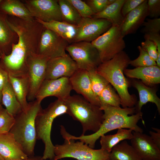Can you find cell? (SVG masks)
<instances>
[{
  "instance_id": "cell-21",
  "label": "cell",
  "mask_w": 160,
  "mask_h": 160,
  "mask_svg": "<svg viewBox=\"0 0 160 160\" xmlns=\"http://www.w3.org/2000/svg\"><path fill=\"white\" fill-rule=\"evenodd\" d=\"M124 73L130 78L140 79L146 85L152 86L160 83V67L157 65L125 68Z\"/></svg>"
},
{
  "instance_id": "cell-33",
  "label": "cell",
  "mask_w": 160,
  "mask_h": 160,
  "mask_svg": "<svg viewBox=\"0 0 160 160\" xmlns=\"http://www.w3.org/2000/svg\"><path fill=\"white\" fill-rule=\"evenodd\" d=\"M92 89L98 97L100 93L109 83L96 71L88 72ZM99 98V97H98Z\"/></svg>"
},
{
  "instance_id": "cell-16",
  "label": "cell",
  "mask_w": 160,
  "mask_h": 160,
  "mask_svg": "<svg viewBox=\"0 0 160 160\" xmlns=\"http://www.w3.org/2000/svg\"><path fill=\"white\" fill-rule=\"evenodd\" d=\"M133 134L131 145L142 160H160V149L150 136L139 132Z\"/></svg>"
},
{
  "instance_id": "cell-11",
  "label": "cell",
  "mask_w": 160,
  "mask_h": 160,
  "mask_svg": "<svg viewBox=\"0 0 160 160\" xmlns=\"http://www.w3.org/2000/svg\"><path fill=\"white\" fill-rule=\"evenodd\" d=\"M77 25L73 43L82 41L91 42L106 32L112 25L110 21L105 19L87 17L82 18Z\"/></svg>"
},
{
  "instance_id": "cell-32",
  "label": "cell",
  "mask_w": 160,
  "mask_h": 160,
  "mask_svg": "<svg viewBox=\"0 0 160 160\" xmlns=\"http://www.w3.org/2000/svg\"><path fill=\"white\" fill-rule=\"evenodd\" d=\"M101 105H108L115 107H119L121 100L110 84L107 85L102 90L98 96Z\"/></svg>"
},
{
  "instance_id": "cell-48",
  "label": "cell",
  "mask_w": 160,
  "mask_h": 160,
  "mask_svg": "<svg viewBox=\"0 0 160 160\" xmlns=\"http://www.w3.org/2000/svg\"><path fill=\"white\" fill-rule=\"evenodd\" d=\"M1 58V56H0V59Z\"/></svg>"
},
{
  "instance_id": "cell-24",
  "label": "cell",
  "mask_w": 160,
  "mask_h": 160,
  "mask_svg": "<svg viewBox=\"0 0 160 160\" xmlns=\"http://www.w3.org/2000/svg\"><path fill=\"white\" fill-rule=\"evenodd\" d=\"M8 80L22 107L23 111H26L28 105L27 100L29 89L28 76L17 77L9 74Z\"/></svg>"
},
{
  "instance_id": "cell-44",
  "label": "cell",
  "mask_w": 160,
  "mask_h": 160,
  "mask_svg": "<svg viewBox=\"0 0 160 160\" xmlns=\"http://www.w3.org/2000/svg\"><path fill=\"white\" fill-rule=\"evenodd\" d=\"M2 94L1 91H0V110L2 107L1 104Z\"/></svg>"
},
{
  "instance_id": "cell-22",
  "label": "cell",
  "mask_w": 160,
  "mask_h": 160,
  "mask_svg": "<svg viewBox=\"0 0 160 160\" xmlns=\"http://www.w3.org/2000/svg\"><path fill=\"white\" fill-rule=\"evenodd\" d=\"M0 12L7 15L26 20H32L34 19L24 4L19 0H2L0 4Z\"/></svg>"
},
{
  "instance_id": "cell-23",
  "label": "cell",
  "mask_w": 160,
  "mask_h": 160,
  "mask_svg": "<svg viewBox=\"0 0 160 160\" xmlns=\"http://www.w3.org/2000/svg\"><path fill=\"white\" fill-rule=\"evenodd\" d=\"M133 84L137 90L139 97V100L135 107L137 113L141 111L143 105L150 102L156 105L160 113V99L156 94V90L153 88L147 86L140 81H134Z\"/></svg>"
},
{
  "instance_id": "cell-28",
  "label": "cell",
  "mask_w": 160,
  "mask_h": 160,
  "mask_svg": "<svg viewBox=\"0 0 160 160\" xmlns=\"http://www.w3.org/2000/svg\"><path fill=\"white\" fill-rule=\"evenodd\" d=\"M132 132L131 129L120 128L114 134L102 135L100 137L101 149L110 153L112 148L120 142L131 140L133 137Z\"/></svg>"
},
{
  "instance_id": "cell-46",
  "label": "cell",
  "mask_w": 160,
  "mask_h": 160,
  "mask_svg": "<svg viewBox=\"0 0 160 160\" xmlns=\"http://www.w3.org/2000/svg\"><path fill=\"white\" fill-rule=\"evenodd\" d=\"M2 0H0V4H1V2H2Z\"/></svg>"
},
{
  "instance_id": "cell-9",
  "label": "cell",
  "mask_w": 160,
  "mask_h": 160,
  "mask_svg": "<svg viewBox=\"0 0 160 160\" xmlns=\"http://www.w3.org/2000/svg\"><path fill=\"white\" fill-rule=\"evenodd\" d=\"M78 69L88 72L96 71L102 63L97 49L91 42L82 41L69 44L65 49Z\"/></svg>"
},
{
  "instance_id": "cell-19",
  "label": "cell",
  "mask_w": 160,
  "mask_h": 160,
  "mask_svg": "<svg viewBox=\"0 0 160 160\" xmlns=\"http://www.w3.org/2000/svg\"><path fill=\"white\" fill-rule=\"evenodd\" d=\"M0 154L4 160H23L28 157L10 132L0 134Z\"/></svg>"
},
{
  "instance_id": "cell-41",
  "label": "cell",
  "mask_w": 160,
  "mask_h": 160,
  "mask_svg": "<svg viewBox=\"0 0 160 160\" xmlns=\"http://www.w3.org/2000/svg\"><path fill=\"white\" fill-rule=\"evenodd\" d=\"M151 128L155 131V132L150 131V136L156 146L160 149V129L158 128L152 127Z\"/></svg>"
},
{
  "instance_id": "cell-17",
  "label": "cell",
  "mask_w": 160,
  "mask_h": 160,
  "mask_svg": "<svg viewBox=\"0 0 160 160\" xmlns=\"http://www.w3.org/2000/svg\"><path fill=\"white\" fill-rule=\"evenodd\" d=\"M69 79L73 89L91 103L100 107L99 98L92 89L87 71L78 69Z\"/></svg>"
},
{
  "instance_id": "cell-12",
  "label": "cell",
  "mask_w": 160,
  "mask_h": 160,
  "mask_svg": "<svg viewBox=\"0 0 160 160\" xmlns=\"http://www.w3.org/2000/svg\"><path fill=\"white\" fill-rule=\"evenodd\" d=\"M49 59L35 54L28 59L27 75L29 89L27 100L30 102L36 99V95L45 79L46 68Z\"/></svg>"
},
{
  "instance_id": "cell-2",
  "label": "cell",
  "mask_w": 160,
  "mask_h": 160,
  "mask_svg": "<svg viewBox=\"0 0 160 160\" xmlns=\"http://www.w3.org/2000/svg\"><path fill=\"white\" fill-rule=\"evenodd\" d=\"M100 109L103 111V121L99 129L96 132L87 135L76 137L67 131L63 137L65 139L79 140L94 149L97 140L101 136L110 131L120 128H128L135 132L143 133V129L137 124L142 119L141 111L137 113L135 107L121 108L108 105H101Z\"/></svg>"
},
{
  "instance_id": "cell-42",
  "label": "cell",
  "mask_w": 160,
  "mask_h": 160,
  "mask_svg": "<svg viewBox=\"0 0 160 160\" xmlns=\"http://www.w3.org/2000/svg\"><path fill=\"white\" fill-rule=\"evenodd\" d=\"M9 74L0 64V91H1L5 84L8 81Z\"/></svg>"
},
{
  "instance_id": "cell-3",
  "label": "cell",
  "mask_w": 160,
  "mask_h": 160,
  "mask_svg": "<svg viewBox=\"0 0 160 160\" xmlns=\"http://www.w3.org/2000/svg\"><path fill=\"white\" fill-rule=\"evenodd\" d=\"M130 60L128 55L123 51L111 60L102 62L96 70L116 91L123 108L134 107L137 103L135 95L129 92V82L124 73Z\"/></svg>"
},
{
  "instance_id": "cell-15",
  "label": "cell",
  "mask_w": 160,
  "mask_h": 160,
  "mask_svg": "<svg viewBox=\"0 0 160 160\" xmlns=\"http://www.w3.org/2000/svg\"><path fill=\"white\" fill-rule=\"evenodd\" d=\"M78 69L76 63L68 54L50 59L47 64L45 79L70 78Z\"/></svg>"
},
{
  "instance_id": "cell-20",
  "label": "cell",
  "mask_w": 160,
  "mask_h": 160,
  "mask_svg": "<svg viewBox=\"0 0 160 160\" xmlns=\"http://www.w3.org/2000/svg\"><path fill=\"white\" fill-rule=\"evenodd\" d=\"M7 15L0 12V56L10 54L13 44H16L18 36L7 21Z\"/></svg>"
},
{
  "instance_id": "cell-43",
  "label": "cell",
  "mask_w": 160,
  "mask_h": 160,
  "mask_svg": "<svg viewBox=\"0 0 160 160\" xmlns=\"http://www.w3.org/2000/svg\"><path fill=\"white\" fill-rule=\"evenodd\" d=\"M23 160H53V159H43L42 157V156H32L28 157L27 158Z\"/></svg>"
},
{
  "instance_id": "cell-5",
  "label": "cell",
  "mask_w": 160,
  "mask_h": 160,
  "mask_svg": "<svg viewBox=\"0 0 160 160\" xmlns=\"http://www.w3.org/2000/svg\"><path fill=\"white\" fill-rule=\"evenodd\" d=\"M67 113L65 102L57 99L46 108H42L36 116L35 120L36 139L42 140L44 144L42 156L43 159H52L55 157L54 145L51 138L52 123L56 117Z\"/></svg>"
},
{
  "instance_id": "cell-39",
  "label": "cell",
  "mask_w": 160,
  "mask_h": 160,
  "mask_svg": "<svg viewBox=\"0 0 160 160\" xmlns=\"http://www.w3.org/2000/svg\"><path fill=\"white\" fill-rule=\"evenodd\" d=\"M148 16L151 18H159L160 15V0H147Z\"/></svg>"
},
{
  "instance_id": "cell-4",
  "label": "cell",
  "mask_w": 160,
  "mask_h": 160,
  "mask_svg": "<svg viewBox=\"0 0 160 160\" xmlns=\"http://www.w3.org/2000/svg\"><path fill=\"white\" fill-rule=\"evenodd\" d=\"M41 103L36 100L28 103L27 110L23 111L15 117V123L9 132L28 157L34 155L37 140L35 120L42 108Z\"/></svg>"
},
{
  "instance_id": "cell-35",
  "label": "cell",
  "mask_w": 160,
  "mask_h": 160,
  "mask_svg": "<svg viewBox=\"0 0 160 160\" xmlns=\"http://www.w3.org/2000/svg\"><path fill=\"white\" fill-rule=\"evenodd\" d=\"M15 122V117L2 107L0 110V134L9 132Z\"/></svg>"
},
{
  "instance_id": "cell-13",
  "label": "cell",
  "mask_w": 160,
  "mask_h": 160,
  "mask_svg": "<svg viewBox=\"0 0 160 160\" xmlns=\"http://www.w3.org/2000/svg\"><path fill=\"white\" fill-rule=\"evenodd\" d=\"M23 3L31 16L42 21H62L57 0H25Z\"/></svg>"
},
{
  "instance_id": "cell-37",
  "label": "cell",
  "mask_w": 160,
  "mask_h": 160,
  "mask_svg": "<svg viewBox=\"0 0 160 160\" xmlns=\"http://www.w3.org/2000/svg\"><path fill=\"white\" fill-rule=\"evenodd\" d=\"M116 0H86L84 1L94 14L103 11Z\"/></svg>"
},
{
  "instance_id": "cell-1",
  "label": "cell",
  "mask_w": 160,
  "mask_h": 160,
  "mask_svg": "<svg viewBox=\"0 0 160 160\" xmlns=\"http://www.w3.org/2000/svg\"><path fill=\"white\" fill-rule=\"evenodd\" d=\"M8 23L17 34L18 41L13 44L10 54L2 56L0 64L8 74L15 77L28 76L29 59L36 54L40 39L44 28L35 19L30 21L8 15Z\"/></svg>"
},
{
  "instance_id": "cell-47",
  "label": "cell",
  "mask_w": 160,
  "mask_h": 160,
  "mask_svg": "<svg viewBox=\"0 0 160 160\" xmlns=\"http://www.w3.org/2000/svg\"><path fill=\"white\" fill-rule=\"evenodd\" d=\"M106 160H111V159H107Z\"/></svg>"
},
{
  "instance_id": "cell-18",
  "label": "cell",
  "mask_w": 160,
  "mask_h": 160,
  "mask_svg": "<svg viewBox=\"0 0 160 160\" xmlns=\"http://www.w3.org/2000/svg\"><path fill=\"white\" fill-rule=\"evenodd\" d=\"M147 0L145 1L124 17L120 26L122 36L135 33L148 16Z\"/></svg>"
},
{
  "instance_id": "cell-14",
  "label": "cell",
  "mask_w": 160,
  "mask_h": 160,
  "mask_svg": "<svg viewBox=\"0 0 160 160\" xmlns=\"http://www.w3.org/2000/svg\"><path fill=\"white\" fill-rule=\"evenodd\" d=\"M72 89L69 78L63 77L54 79H45L36 95V100L41 103L46 97L53 96L65 101L71 96Z\"/></svg>"
},
{
  "instance_id": "cell-36",
  "label": "cell",
  "mask_w": 160,
  "mask_h": 160,
  "mask_svg": "<svg viewBox=\"0 0 160 160\" xmlns=\"http://www.w3.org/2000/svg\"><path fill=\"white\" fill-rule=\"evenodd\" d=\"M73 7L82 18L92 17L94 13L84 1L68 0Z\"/></svg>"
},
{
  "instance_id": "cell-30",
  "label": "cell",
  "mask_w": 160,
  "mask_h": 160,
  "mask_svg": "<svg viewBox=\"0 0 160 160\" xmlns=\"http://www.w3.org/2000/svg\"><path fill=\"white\" fill-rule=\"evenodd\" d=\"M142 25L144 27L141 32L144 34V39L153 42L156 45L158 52V58H160V18L147 19Z\"/></svg>"
},
{
  "instance_id": "cell-45",
  "label": "cell",
  "mask_w": 160,
  "mask_h": 160,
  "mask_svg": "<svg viewBox=\"0 0 160 160\" xmlns=\"http://www.w3.org/2000/svg\"><path fill=\"white\" fill-rule=\"evenodd\" d=\"M0 160H4L3 158L2 157L0 154Z\"/></svg>"
},
{
  "instance_id": "cell-10",
  "label": "cell",
  "mask_w": 160,
  "mask_h": 160,
  "mask_svg": "<svg viewBox=\"0 0 160 160\" xmlns=\"http://www.w3.org/2000/svg\"><path fill=\"white\" fill-rule=\"evenodd\" d=\"M68 42L52 31L44 27L39 42L36 54L49 59L64 56Z\"/></svg>"
},
{
  "instance_id": "cell-31",
  "label": "cell",
  "mask_w": 160,
  "mask_h": 160,
  "mask_svg": "<svg viewBox=\"0 0 160 160\" xmlns=\"http://www.w3.org/2000/svg\"><path fill=\"white\" fill-rule=\"evenodd\" d=\"M62 21L77 25L82 17L68 0H58Z\"/></svg>"
},
{
  "instance_id": "cell-38",
  "label": "cell",
  "mask_w": 160,
  "mask_h": 160,
  "mask_svg": "<svg viewBox=\"0 0 160 160\" xmlns=\"http://www.w3.org/2000/svg\"><path fill=\"white\" fill-rule=\"evenodd\" d=\"M141 43V47L147 52L149 56L156 62L158 57L157 48L153 41L147 39Z\"/></svg>"
},
{
  "instance_id": "cell-27",
  "label": "cell",
  "mask_w": 160,
  "mask_h": 160,
  "mask_svg": "<svg viewBox=\"0 0 160 160\" xmlns=\"http://www.w3.org/2000/svg\"><path fill=\"white\" fill-rule=\"evenodd\" d=\"M1 92L2 104L5 106L7 112L15 117L23 110L9 80L4 85Z\"/></svg>"
},
{
  "instance_id": "cell-6",
  "label": "cell",
  "mask_w": 160,
  "mask_h": 160,
  "mask_svg": "<svg viewBox=\"0 0 160 160\" xmlns=\"http://www.w3.org/2000/svg\"><path fill=\"white\" fill-rule=\"evenodd\" d=\"M65 102L67 114L81 125V135H84L88 131L95 133L99 129L103 119V113L100 106L91 103L79 95H71Z\"/></svg>"
},
{
  "instance_id": "cell-40",
  "label": "cell",
  "mask_w": 160,
  "mask_h": 160,
  "mask_svg": "<svg viewBox=\"0 0 160 160\" xmlns=\"http://www.w3.org/2000/svg\"><path fill=\"white\" fill-rule=\"evenodd\" d=\"M145 0H125L121 9V13L124 17L142 3Z\"/></svg>"
},
{
  "instance_id": "cell-7",
  "label": "cell",
  "mask_w": 160,
  "mask_h": 160,
  "mask_svg": "<svg viewBox=\"0 0 160 160\" xmlns=\"http://www.w3.org/2000/svg\"><path fill=\"white\" fill-rule=\"evenodd\" d=\"M64 143L54 145L53 160L71 158L77 160H106L110 153L101 149H95L81 141L64 139Z\"/></svg>"
},
{
  "instance_id": "cell-29",
  "label": "cell",
  "mask_w": 160,
  "mask_h": 160,
  "mask_svg": "<svg viewBox=\"0 0 160 160\" xmlns=\"http://www.w3.org/2000/svg\"><path fill=\"white\" fill-rule=\"evenodd\" d=\"M108 159L112 160H142L134 148L126 140L122 141L112 148Z\"/></svg>"
},
{
  "instance_id": "cell-8",
  "label": "cell",
  "mask_w": 160,
  "mask_h": 160,
  "mask_svg": "<svg viewBox=\"0 0 160 160\" xmlns=\"http://www.w3.org/2000/svg\"><path fill=\"white\" fill-rule=\"evenodd\" d=\"M120 26H112L91 42L98 51L101 62L113 58L126 47Z\"/></svg>"
},
{
  "instance_id": "cell-34",
  "label": "cell",
  "mask_w": 160,
  "mask_h": 160,
  "mask_svg": "<svg viewBox=\"0 0 160 160\" xmlns=\"http://www.w3.org/2000/svg\"><path fill=\"white\" fill-rule=\"evenodd\" d=\"M139 55L136 59L130 60L129 64L136 68L149 67L156 65V62L152 59L146 51L141 46H138Z\"/></svg>"
},
{
  "instance_id": "cell-26",
  "label": "cell",
  "mask_w": 160,
  "mask_h": 160,
  "mask_svg": "<svg viewBox=\"0 0 160 160\" xmlns=\"http://www.w3.org/2000/svg\"><path fill=\"white\" fill-rule=\"evenodd\" d=\"M125 1L116 0L102 12L95 14L92 17L105 19L110 21L112 25L120 26L124 18L121 13V9Z\"/></svg>"
},
{
  "instance_id": "cell-25",
  "label": "cell",
  "mask_w": 160,
  "mask_h": 160,
  "mask_svg": "<svg viewBox=\"0 0 160 160\" xmlns=\"http://www.w3.org/2000/svg\"><path fill=\"white\" fill-rule=\"evenodd\" d=\"M35 19L41 23L44 28L52 31L65 39L69 44L73 43L76 33L77 25L63 21L45 22L37 19Z\"/></svg>"
}]
</instances>
